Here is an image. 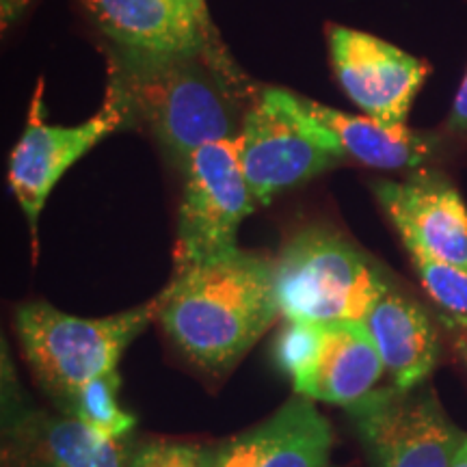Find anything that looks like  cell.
<instances>
[{"label": "cell", "mask_w": 467, "mask_h": 467, "mask_svg": "<svg viewBox=\"0 0 467 467\" xmlns=\"http://www.w3.org/2000/svg\"><path fill=\"white\" fill-rule=\"evenodd\" d=\"M156 301V320L165 336L210 375L230 372L282 317L275 260L241 247L173 271Z\"/></svg>", "instance_id": "obj_1"}, {"label": "cell", "mask_w": 467, "mask_h": 467, "mask_svg": "<svg viewBox=\"0 0 467 467\" xmlns=\"http://www.w3.org/2000/svg\"><path fill=\"white\" fill-rule=\"evenodd\" d=\"M217 67L206 55L119 48L110 52L109 78L124 93L132 119H141L184 169L192 151L241 130L243 117Z\"/></svg>", "instance_id": "obj_2"}, {"label": "cell", "mask_w": 467, "mask_h": 467, "mask_svg": "<svg viewBox=\"0 0 467 467\" xmlns=\"http://www.w3.org/2000/svg\"><path fill=\"white\" fill-rule=\"evenodd\" d=\"M389 285L392 282L375 260L323 225L296 232L275 258L284 320L364 323Z\"/></svg>", "instance_id": "obj_3"}, {"label": "cell", "mask_w": 467, "mask_h": 467, "mask_svg": "<svg viewBox=\"0 0 467 467\" xmlns=\"http://www.w3.org/2000/svg\"><path fill=\"white\" fill-rule=\"evenodd\" d=\"M159 301L151 299L104 318H80L48 301L22 303L16 334L39 388L58 405L91 379L115 372L126 348L156 320Z\"/></svg>", "instance_id": "obj_4"}, {"label": "cell", "mask_w": 467, "mask_h": 467, "mask_svg": "<svg viewBox=\"0 0 467 467\" xmlns=\"http://www.w3.org/2000/svg\"><path fill=\"white\" fill-rule=\"evenodd\" d=\"M234 141L258 206L347 159L334 134L307 113L301 96L284 89L262 93L243 115Z\"/></svg>", "instance_id": "obj_5"}, {"label": "cell", "mask_w": 467, "mask_h": 467, "mask_svg": "<svg viewBox=\"0 0 467 467\" xmlns=\"http://www.w3.org/2000/svg\"><path fill=\"white\" fill-rule=\"evenodd\" d=\"M182 173L173 271H184L236 251L241 223L258 208L234 139L192 151Z\"/></svg>", "instance_id": "obj_6"}, {"label": "cell", "mask_w": 467, "mask_h": 467, "mask_svg": "<svg viewBox=\"0 0 467 467\" xmlns=\"http://www.w3.org/2000/svg\"><path fill=\"white\" fill-rule=\"evenodd\" d=\"M44 83L37 85L28 110L26 128L9 156V189L31 230L33 258H37V227L50 192L58 180L87 151L132 119L124 93L109 78L104 104L96 115L76 126H52L46 121Z\"/></svg>", "instance_id": "obj_7"}, {"label": "cell", "mask_w": 467, "mask_h": 467, "mask_svg": "<svg viewBox=\"0 0 467 467\" xmlns=\"http://www.w3.org/2000/svg\"><path fill=\"white\" fill-rule=\"evenodd\" d=\"M347 411L370 467H452L467 440L429 383L381 385Z\"/></svg>", "instance_id": "obj_8"}, {"label": "cell", "mask_w": 467, "mask_h": 467, "mask_svg": "<svg viewBox=\"0 0 467 467\" xmlns=\"http://www.w3.org/2000/svg\"><path fill=\"white\" fill-rule=\"evenodd\" d=\"M3 467H132L137 443L113 440L83 420L37 407L3 344Z\"/></svg>", "instance_id": "obj_9"}, {"label": "cell", "mask_w": 467, "mask_h": 467, "mask_svg": "<svg viewBox=\"0 0 467 467\" xmlns=\"http://www.w3.org/2000/svg\"><path fill=\"white\" fill-rule=\"evenodd\" d=\"M327 42L348 100L381 124H407L431 72L429 63L375 35L340 25L327 26Z\"/></svg>", "instance_id": "obj_10"}, {"label": "cell", "mask_w": 467, "mask_h": 467, "mask_svg": "<svg viewBox=\"0 0 467 467\" xmlns=\"http://www.w3.org/2000/svg\"><path fill=\"white\" fill-rule=\"evenodd\" d=\"M372 192L405 249L467 271V208L446 175L422 167L400 182L375 180Z\"/></svg>", "instance_id": "obj_11"}, {"label": "cell", "mask_w": 467, "mask_h": 467, "mask_svg": "<svg viewBox=\"0 0 467 467\" xmlns=\"http://www.w3.org/2000/svg\"><path fill=\"white\" fill-rule=\"evenodd\" d=\"M100 31L121 50L206 55L221 67V50L182 0H78ZM223 69V67H221Z\"/></svg>", "instance_id": "obj_12"}, {"label": "cell", "mask_w": 467, "mask_h": 467, "mask_svg": "<svg viewBox=\"0 0 467 467\" xmlns=\"http://www.w3.org/2000/svg\"><path fill=\"white\" fill-rule=\"evenodd\" d=\"M219 448V467H327L334 429L314 400L295 394L265 422Z\"/></svg>", "instance_id": "obj_13"}, {"label": "cell", "mask_w": 467, "mask_h": 467, "mask_svg": "<svg viewBox=\"0 0 467 467\" xmlns=\"http://www.w3.org/2000/svg\"><path fill=\"white\" fill-rule=\"evenodd\" d=\"M435 320L422 303L394 285L368 312L364 327L394 388L413 389L433 375L441 350L440 323Z\"/></svg>", "instance_id": "obj_14"}, {"label": "cell", "mask_w": 467, "mask_h": 467, "mask_svg": "<svg viewBox=\"0 0 467 467\" xmlns=\"http://www.w3.org/2000/svg\"><path fill=\"white\" fill-rule=\"evenodd\" d=\"M385 366L364 323L325 325L312 370L295 394L350 409L381 388Z\"/></svg>", "instance_id": "obj_15"}, {"label": "cell", "mask_w": 467, "mask_h": 467, "mask_svg": "<svg viewBox=\"0 0 467 467\" xmlns=\"http://www.w3.org/2000/svg\"><path fill=\"white\" fill-rule=\"evenodd\" d=\"M303 107L336 137L347 159L381 171L422 169L440 150L435 134L413 130L407 124H381L368 115H350L340 109L301 98Z\"/></svg>", "instance_id": "obj_16"}, {"label": "cell", "mask_w": 467, "mask_h": 467, "mask_svg": "<svg viewBox=\"0 0 467 467\" xmlns=\"http://www.w3.org/2000/svg\"><path fill=\"white\" fill-rule=\"evenodd\" d=\"M119 388V372H109L80 385L67 399L58 402L57 409L67 416L83 420L85 424L113 440H130L137 418L121 407Z\"/></svg>", "instance_id": "obj_17"}, {"label": "cell", "mask_w": 467, "mask_h": 467, "mask_svg": "<svg viewBox=\"0 0 467 467\" xmlns=\"http://www.w3.org/2000/svg\"><path fill=\"white\" fill-rule=\"evenodd\" d=\"M411 266L426 295L437 306V312L454 318H467V271L440 262L418 249H407Z\"/></svg>", "instance_id": "obj_18"}, {"label": "cell", "mask_w": 467, "mask_h": 467, "mask_svg": "<svg viewBox=\"0 0 467 467\" xmlns=\"http://www.w3.org/2000/svg\"><path fill=\"white\" fill-rule=\"evenodd\" d=\"M323 329L325 325L307 323V320H284L273 342V361L290 379L295 392L312 370L323 342Z\"/></svg>", "instance_id": "obj_19"}, {"label": "cell", "mask_w": 467, "mask_h": 467, "mask_svg": "<svg viewBox=\"0 0 467 467\" xmlns=\"http://www.w3.org/2000/svg\"><path fill=\"white\" fill-rule=\"evenodd\" d=\"M219 451L189 441H143L134 448L132 467H219Z\"/></svg>", "instance_id": "obj_20"}, {"label": "cell", "mask_w": 467, "mask_h": 467, "mask_svg": "<svg viewBox=\"0 0 467 467\" xmlns=\"http://www.w3.org/2000/svg\"><path fill=\"white\" fill-rule=\"evenodd\" d=\"M435 318L440 323V329L446 336L448 344L454 350V355L467 368V318H454L441 312H435Z\"/></svg>", "instance_id": "obj_21"}, {"label": "cell", "mask_w": 467, "mask_h": 467, "mask_svg": "<svg viewBox=\"0 0 467 467\" xmlns=\"http://www.w3.org/2000/svg\"><path fill=\"white\" fill-rule=\"evenodd\" d=\"M448 130L454 134H465L467 132V72L461 78V85L454 96L451 115H448Z\"/></svg>", "instance_id": "obj_22"}, {"label": "cell", "mask_w": 467, "mask_h": 467, "mask_svg": "<svg viewBox=\"0 0 467 467\" xmlns=\"http://www.w3.org/2000/svg\"><path fill=\"white\" fill-rule=\"evenodd\" d=\"M35 0H0V28L3 33L9 31L22 16L31 9Z\"/></svg>", "instance_id": "obj_23"}, {"label": "cell", "mask_w": 467, "mask_h": 467, "mask_svg": "<svg viewBox=\"0 0 467 467\" xmlns=\"http://www.w3.org/2000/svg\"><path fill=\"white\" fill-rule=\"evenodd\" d=\"M182 3L186 5V7L191 9V14L195 16L197 25L202 26V31L206 37L210 39V42L217 44V35H214L213 31V22H210V16H208V5L206 0H182Z\"/></svg>", "instance_id": "obj_24"}, {"label": "cell", "mask_w": 467, "mask_h": 467, "mask_svg": "<svg viewBox=\"0 0 467 467\" xmlns=\"http://www.w3.org/2000/svg\"><path fill=\"white\" fill-rule=\"evenodd\" d=\"M452 467H467V440H465V443H463V448H461L459 457L454 459Z\"/></svg>", "instance_id": "obj_25"}, {"label": "cell", "mask_w": 467, "mask_h": 467, "mask_svg": "<svg viewBox=\"0 0 467 467\" xmlns=\"http://www.w3.org/2000/svg\"><path fill=\"white\" fill-rule=\"evenodd\" d=\"M327 467H336V465H327Z\"/></svg>", "instance_id": "obj_26"}]
</instances>
